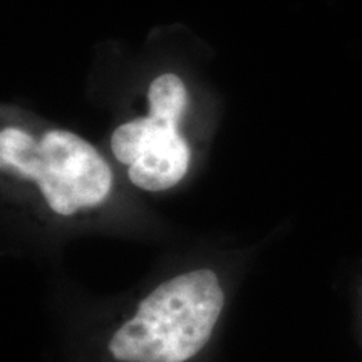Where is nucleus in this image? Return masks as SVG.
Masks as SVG:
<instances>
[{
  "mask_svg": "<svg viewBox=\"0 0 362 362\" xmlns=\"http://www.w3.org/2000/svg\"><path fill=\"white\" fill-rule=\"evenodd\" d=\"M223 307L216 275L197 270L161 284L110 342L121 362H187L206 346Z\"/></svg>",
  "mask_w": 362,
  "mask_h": 362,
  "instance_id": "1",
  "label": "nucleus"
},
{
  "mask_svg": "<svg viewBox=\"0 0 362 362\" xmlns=\"http://www.w3.org/2000/svg\"><path fill=\"white\" fill-rule=\"evenodd\" d=\"M2 168H13L34 180L59 215L94 206L111 189V170L98 151L78 134L51 131L40 141L16 128L0 134Z\"/></svg>",
  "mask_w": 362,
  "mask_h": 362,
  "instance_id": "2",
  "label": "nucleus"
},
{
  "mask_svg": "<svg viewBox=\"0 0 362 362\" xmlns=\"http://www.w3.org/2000/svg\"><path fill=\"white\" fill-rule=\"evenodd\" d=\"M117 160L129 165V178L148 192H163L187 175L189 149L178 121L149 115L119 126L111 139Z\"/></svg>",
  "mask_w": 362,
  "mask_h": 362,
  "instance_id": "3",
  "label": "nucleus"
},
{
  "mask_svg": "<svg viewBox=\"0 0 362 362\" xmlns=\"http://www.w3.org/2000/svg\"><path fill=\"white\" fill-rule=\"evenodd\" d=\"M149 115L180 121L187 106V89L181 79L175 74H163L153 81L149 88Z\"/></svg>",
  "mask_w": 362,
  "mask_h": 362,
  "instance_id": "4",
  "label": "nucleus"
}]
</instances>
